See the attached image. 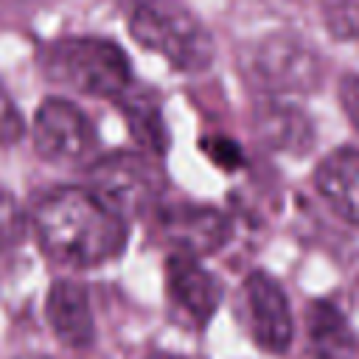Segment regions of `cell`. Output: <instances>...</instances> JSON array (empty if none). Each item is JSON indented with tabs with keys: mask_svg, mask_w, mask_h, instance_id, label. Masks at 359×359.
<instances>
[{
	"mask_svg": "<svg viewBox=\"0 0 359 359\" xmlns=\"http://www.w3.org/2000/svg\"><path fill=\"white\" fill-rule=\"evenodd\" d=\"M31 222L39 247L67 266H98L126 244V219L84 188L48 191L36 199Z\"/></svg>",
	"mask_w": 359,
	"mask_h": 359,
	"instance_id": "obj_1",
	"label": "cell"
},
{
	"mask_svg": "<svg viewBox=\"0 0 359 359\" xmlns=\"http://www.w3.org/2000/svg\"><path fill=\"white\" fill-rule=\"evenodd\" d=\"M132 36L171 62L177 70L199 73L213 62L208 28L180 0H121Z\"/></svg>",
	"mask_w": 359,
	"mask_h": 359,
	"instance_id": "obj_2",
	"label": "cell"
},
{
	"mask_svg": "<svg viewBox=\"0 0 359 359\" xmlns=\"http://www.w3.org/2000/svg\"><path fill=\"white\" fill-rule=\"evenodd\" d=\"M39 65L45 76L76 93L121 101L132 84V67L126 53L101 36H65L50 42Z\"/></svg>",
	"mask_w": 359,
	"mask_h": 359,
	"instance_id": "obj_3",
	"label": "cell"
},
{
	"mask_svg": "<svg viewBox=\"0 0 359 359\" xmlns=\"http://www.w3.org/2000/svg\"><path fill=\"white\" fill-rule=\"evenodd\" d=\"M247 76L272 98L306 95L320 84L323 65L311 45L292 34H272L252 45Z\"/></svg>",
	"mask_w": 359,
	"mask_h": 359,
	"instance_id": "obj_4",
	"label": "cell"
},
{
	"mask_svg": "<svg viewBox=\"0 0 359 359\" xmlns=\"http://www.w3.org/2000/svg\"><path fill=\"white\" fill-rule=\"evenodd\" d=\"M87 177V191H93L109 210H115L123 219L146 213L163 191L160 171L143 154L132 151H115L95 160Z\"/></svg>",
	"mask_w": 359,
	"mask_h": 359,
	"instance_id": "obj_5",
	"label": "cell"
},
{
	"mask_svg": "<svg viewBox=\"0 0 359 359\" xmlns=\"http://www.w3.org/2000/svg\"><path fill=\"white\" fill-rule=\"evenodd\" d=\"M34 149L56 165H81L95 154V129L90 118L70 101L48 98L34 115Z\"/></svg>",
	"mask_w": 359,
	"mask_h": 359,
	"instance_id": "obj_6",
	"label": "cell"
},
{
	"mask_svg": "<svg viewBox=\"0 0 359 359\" xmlns=\"http://www.w3.org/2000/svg\"><path fill=\"white\" fill-rule=\"evenodd\" d=\"M244 297L255 342L269 353H286L294 337V323L283 286L266 272H252L244 283Z\"/></svg>",
	"mask_w": 359,
	"mask_h": 359,
	"instance_id": "obj_7",
	"label": "cell"
},
{
	"mask_svg": "<svg viewBox=\"0 0 359 359\" xmlns=\"http://www.w3.org/2000/svg\"><path fill=\"white\" fill-rule=\"evenodd\" d=\"M160 233L177 250L174 255L199 258L219 250L230 238V224L216 208L171 205L160 213Z\"/></svg>",
	"mask_w": 359,
	"mask_h": 359,
	"instance_id": "obj_8",
	"label": "cell"
},
{
	"mask_svg": "<svg viewBox=\"0 0 359 359\" xmlns=\"http://www.w3.org/2000/svg\"><path fill=\"white\" fill-rule=\"evenodd\" d=\"M45 317L56 339L73 351H87L95 339V323L87 289L76 280H56L48 292Z\"/></svg>",
	"mask_w": 359,
	"mask_h": 359,
	"instance_id": "obj_9",
	"label": "cell"
},
{
	"mask_svg": "<svg viewBox=\"0 0 359 359\" xmlns=\"http://www.w3.org/2000/svg\"><path fill=\"white\" fill-rule=\"evenodd\" d=\"M165 283H168V294L171 300L199 325H205L222 297V289L216 283V278L196 261L188 255H171L165 264Z\"/></svg>",
	"mask_w": 359,
	"mask_h": 359,
	"instance_id": "obj_10",
	"label": "cell"
},
{
	"mask_svg": "<svg viewBox=\"0 0 359 359\" xmlns=\"http://www.w3.org/2000/svg\"><path fill=\"white\" fill-rule=\"evenodd\" d=\"M314 185L320 196L345 222L359 227V151L339 149L331 151L314 171Z\"/></svg>",
	"mask_w": 359,
	"mask_h": 359,
	"instance_id": "obj_11",
	"label": "cell"
},
{
	"mask_svg": "<svg viewBox=\"0 0 359 359\" xmlns=\"http://www.w3.org/2000/svg\"><path fill=\"white\" fill-rule=\"evenodd\" d=\"M258 132H261V137L266 143H272V149L306 151L311 146L309 118L300 109H294L292 104H283V101H272L269 107L261 109Z\"/></svg>",
	"mask_w": 359,
	"mask_h": 359,
	"instance_id": "obj_12",
	"label": "cell"
},
{
	"mask_svg": "<svg viewBox=\"0 0 359 359\" xmlns=\"http://www.w3.org/2000/svg\"><path fill=\"white\" fill-rule=\"evenodd\" d=\"M309 334L317 348V359H345L353 337L342 314L331 303H314L309 311Z\"/></svg>",
	"mask_w": 359,
	"mask_h": 359,
	"instance_id": "obj_13",
	"label": "cell"
},
{
	"mask_svg": "<svg viewBox=\"0 0 359 359\" xmlns=\"http://www.w3.org/2000/svg\"><path fill=\"white\" fill-rule=\"evenodd\" d=\"M121 107L129 118V126H132V135L154 149V151H163L165 149V129H163V121H160V112H157V104L149 101V98H132L129 93L121 98Z\"/></svg>",
	"mask_w": 359,
	"mask_h": 359,
	"instance_id": "obj_14",
	"label": "cell"
},
{
	"mask_svg": "<svg viewBox=\"0 0 359 359\" xmlns=\"http://www.w3.org/2000/svg\"><path fill=\"white\" fill-rule=\"evenodd\" d=\"M323 20L337 39H359V0H323Z\"/></svg>",
	"mask_w": 359,
	"mask_h": 359,
	"instance_id": "obj_15",
	"label": "cell"
},
{
	"mask_svg": "<svg viewBox=\"0 0 359 359\" xmlns=\"http://www.w3.org/2000/svg\"><path fill=\"white\" fill-rule=\"evenodd\" d=\"M25 238V213L17 199L0 188V252L17 247Z\"/></svg>",
	"mask_w": 359,
	"mask_h": 359,
	"instance_id": "obj_16",
	"label": "cell"
},
{
	"mask_svg": "<svg viewBox=\"0 0 359 359\" xmlns=\"http://www.w3.org/2000/svg\"><path fill=\"white\" fill-rule=\"evenodd\" d=\"M22 115L17 109V104L11 101V95L6 93V87L0 84V146H11L22 137Z\"/></svg>",
	"mask_w": 359,
	"mask_h": 359,
	"instance_id": "obj_17",
	"label": "cell"
},
{
	"mask_svg": "<svg viewBox=\"0 0 359 359\" xmlns=\"http://www.w3.org/2000/svg\"><path fill=\"white\" fill-rule=\"evenodd\" d=\"M339 101H342V109L351 118V123L359 129V73H351V76L342 79V84H339Z\"/></svg>",
	"mask_w": 359,
	"mask_h": 359,
	"instance_id": "obj_18",
	"label": "cell"
},
{
	"mask_svg": "<svg viewBox=\"0 0 359 359\" xmlns=\"http://www.w3.org/2000/svg\"><path fill=\"white\" fill-rule=\"evenodd\" d=\"M208 151H210V157H213L219 165H224V168H236V165L241 163L238 146L230 143V140H213V143H208Z\"/></svg>",
	"mask_w": 359,
	"mask_h": 359,
	"instance_id": "obj_19",
	"label": "cell"
},
{
	"mask_svg": "<svg viewBox=\"0 0 359 359\" xmlns=\"http://www.w3.org/2000/svg\"><path fill=\"white\" fill-rule=\"evenodd\" d=\"M20 359H50V356H42V353H28V356H20Z\"/></svg>",
	"mask_w": 359,
	"mask_h": 359,
	"instance_id": "obj_20",
	"label": "cell"
},
{
	"mask_svg": "<svg viewBox=\"0 0 359 359\" xmlns=\"http://www.w3.org/2000/svg\"><path fill=\"white\" fill-rule=\"evenodd\" d=\"M149 359H177V356H168V353H154V356H149Z\"/></svg>",
	"mask_w": 359,
	"mask_h": 359,
	"instance_id": "obj_21",
	"label": "cell"
}]
</instances>
